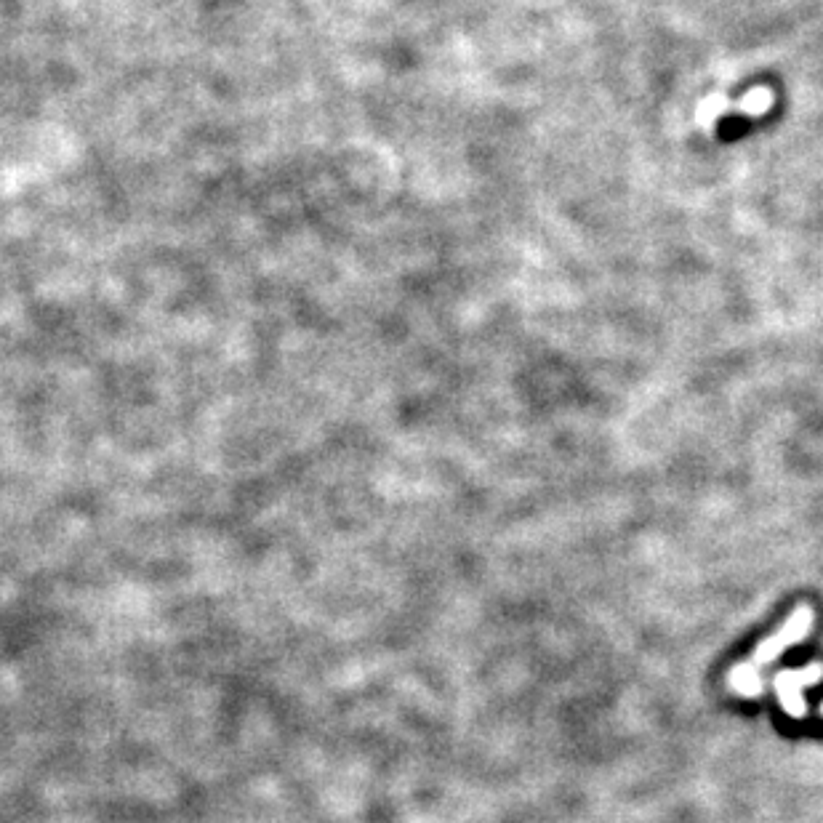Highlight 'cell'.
<instances>
[{
    "instance_id": "6da1fadb",
    "label": "cell",
    "mask_w": 823,
    "mask_h": 823,
    "mask_svg": "<svg viewBox=\"0 0 823 823\" xmlns=\"http://www.w3.org/2000/svg\"><path fill=\"white\" fill-rule=\"evenodd\" d=\"M813 621H816L813 608H810V605H800V608L794 610V616L789 618V621H786L778 632H773L770 637H765V640L757 645V650H754L749 661H744V664H738L730 669V674H728L730 690L744 698L762 696V690H765L762 688V677H760L762 666L773 664V661H776L784 650H789L792 645L805 640V637L810 634V629H813Z\"/></svg>"
},
{
    "instance_id": "7a4b0ae2",
    "label": "cell",
    "mask_w": 823,
    "mask_h": 823,
    "mask_svg": "<svg viewBox=\"0 0 823 823\" xmlns=\"http://www.w3.org/2000/svg\"><path fill=\"white\" fill-rule=\"evenodd\" d=\"M823 680V664H810L802 669H786L773 677L778 701L784 706V712L794 720H802L808 714V701H805V688H813Z\"/></svg>"
},
{
    "instance_id": "3957f363",
    "label": "cell",
    "mask_w": 823,
    "mask_h": 823,
    "mask_svg": "<svg viewBox=\"0 0 823 823\" xmlns=\"http://www.w3.org/2000/svg\"><path fill=\"white\" fill-rule=\"evenodd\" d=\"M776 96H773V88L768 86H754L749 88L736 104H733V112L738 115H746V118H757V115H765V112L773 107Z\"/></svg>"
},
{
    "instance_id": "277c9868",
    "label": "cell",
    "mask_w": 823,
    "mask_h": 823,
    "mask_svg": "<svg viewBox=\"0 0 823 823\" xmlns=\"http://www.w3.org/2000/svg\"><path fill=\"white\" fill-rule=\"evenodd\" d=\"M725 112H733V104H730L725 96L714 94V96H709V99H704V102H701L696 118L704 128H712L714 123H717V120L725 115Z\"/></svg>"
},
{
    "instance_id": "5b68a950",
    "label": "cell",
    "mask_w": 823,
    "mask_h": 823,
    "mask_svg": "<svg viewBox=\"0 0 823 823\" xmlns=\"http://www.w3.org/2000/svg\"><path fill=\"white\" fill-rule=\"evenodd\" d=\"M821 717H823V704H821Z\"/></svg>"
}]
</instances>
